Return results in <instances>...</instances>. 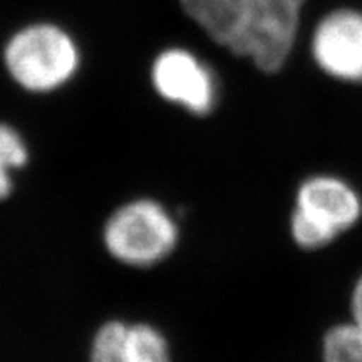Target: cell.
<instances>
[{
  "mask_svg": "<svg viewBox=\"0 0 362 362\" xmlns=\"http://www.w3.org/2000/svg\"><path fill=\"white\" fill-rule=\"evenodd\" d=\"M180 228L173 214L155 198H133L104 221L101 242L112 260L129 269L160 265L176 250Z\"/></svg>",
  "mask_w": 362,
  "mask_h": 362,
  "instance_id": "cell-1",
  "label": "cell"
},
{
  "mask_svg": "<svg viewBox=\"0 0 362 362\" xmlns=\"http://www.w3.org/2000/svg\"><path fill=\"white\" fill-rule=\"evenodd\" d=\"M11 78L22 89L47 94L66 86L79 67V51L56 25H30L7 44L4 54Z\"/></svg>",
  "mask_w": 362,
  "mask_h": 362,
  "instance_id": "cell-2",
  "label": "cell"
},
{
  "mask_svg": "<svg viewBox=\"0 0 362 362\" xmlns=\"http://www.w3.org/2000/svg\"><path fill=\"white\" fill-rule=\"evenodd\" d=\"M359 216L361 200L349 185L332 176H315L297 193L293 240L304 248H320L351 228Z\"/></svg>",
  "mask_w": 362,
  "mask_h": 362,
  "instance_id": "cell-3",
  "label": "cell"
},
{
  "mask_svg": "<svg viewBox=\"0 0 362 362\" xmlns=\"http://www.w3.org/2000/svg\"><path fill=\"white\" fill-rule=\"evenodd\" d=\"M304 0H243L242 24L230 51L250 57L257 67L275 72L296 40Z\"/></svg>",
  "mask_w": 362,
  "mask_h": 362,
  "instance_id": "cell-4",
  "label": "cell"
},
{
  "mask_svg": "<svg viewBox=\"0 0 362 362\" xmlns=\"http://www.w3.org/2000/svg\"><path fill=\"white\" fill-rule=\"evenodd\" d=\"M151 83L165 101L197 116H205L215 107L214 74L192 52L183 49H170L156 57L151 67Z\"/></svg>",
  "mask_w": 362,
  "mask_h": 362,
  "instance_id": "cell-5",
  "label": "cell"
},
{
  "mask_svg": "<svg viewBox=\"0 0 362 362\" xmlns=\"http://www.w3.org/2000/svg\"><path fill=\"white\" fill-rule=\"evenodd\" d=\"M312 49L317 64L332 78L362 83V13H330L317 27Z\"/></svg>",
  "mask_w": 362,
  "mask_h": 362,
  "instance_id": "cell-6",
  "label": "cell"
},
{
  "mask_svg": "<svg viewBox=\"0 0 362 362\" xmlns=\"http://www.w3.org/2000/svg\"><path fill=\"white\" fill-rule=\"evenodd\" d=\"M181 6L216 44L230 49L242 24L243 0H181Z\"/></svg>",
  "mask_w": 362,
  "mask_h": 362,
  "instance_id": "cell-7",
  "label": "cell"
},
{
  "mask_svg": "<svg viewBox=\"0 0 362 362\" xmlns=\"http://www.w3.org/2000/svg\"><path fill=\"white\" fill-rule=\"evenodd\" d=\"M121 362H171L170 344L165 334L148 322H128Z\"/></svg>",
  "mask_w": 362,
  "mask_h": 362,
  "instance_id": "cell-8",
  "label": "cell"
},
{
  "mask_svg": "<svg viewBox=\"0 0 362 362\" xmlns=\"http://www.w3.org/2000/svg\"><path fill=\"white\" fill-rule=\"evenodd\" d=\"M29 163V146L13 126L0 123V202L7 200L16 187V175Z\"/></svg>",
  "mask_w": 362,
  "mask_h": 362,
  "instance_id": "cell-9",
  "label": "cell"
},
{
  "mask_svg": "<svg viewBox=\"0 0 362 362\" xmlns=\"http://www.w3.org/2000/svg\"><path fill=\"white\" fill-rule=\"evenodd\" d=\"M325 362H362V334L354 322L330 329L324 341Z\"/></svg>",
  "mask_w": 362,
  "mask_h": 362,
  "instance_id": "cell-10",
  "label": "cell"
},
{
  "mask_svg": "<svg viewBox=\"0 0 362 362\" xmlns=\"http://www.w3.org/2000/svg\"><path fill=\"white\" fill-rule=\"evenodd\" d=\"M128 322L121 319L106 320L99 325L89 346V362H121V347H123Z\"/></svg>",
  "mask_w": 362,
  "mask_h": 362,
  "instance_id": "cell-11",
  "label": "cell"
},
{
  "mask_svg": "<svg viewBox=\"0 0 362 362\" xmlns=\"http://www.w3.org/2000/svg\"><path fill=\"white\" fill-rule=\"evenodd\" d=\"M352 319H354L352 322L362 334V277L356 285L354 293H352Z\"/></svg>",
  "mask_w": 362,
  "mask_h": 362,
  "instance_id": "cell-12",
  "label": "cell"
}]
</instances>
